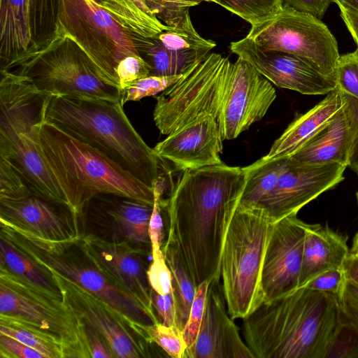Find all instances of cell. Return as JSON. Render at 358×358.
<instances>
[{
    "instance_id": "cell-1",
    "label": "cell",
    "mask_w": 358,
    "mask_h": 358,
    "mask_svg": "<svg viewBox=\"0 0 358 358\" xmlns=\"http://www.w3.org/2000/svg\"><path fill=\"white\" fill-rule=\"evenodd\" d=\"M245 185L244 167L224 163L181 171L168 199L164 243L180 254L196 287L220 280V257L225 235Z\"/></svg>"
},
{
    "instance_id": "cell-2",
    "label": "cell",
    "mask_w": 358,
    "mask_h": 358,
    "mask_svg": "<svg viewBox=\"0 0 358 358\" xmlns=\"http://www.w3.org/2000/svg\"><path fill=\"white\" fill-rule=\"evenodd\" d=\"M243 320L254 358H327L343 327L338 296L306 286L263 303Z\"/></svg>"
},
{
    "instance_id": "cell-3",
    "label": "cell",
    "mask_w": 358,
    "mask_h": 358,
    "mask_svg": "<svg viewBox=\"0 0 358 358\" xmlns=\"http://www.w3.org/2000/svg\"><path fill=\"white\" fill-rule=\"evenodd\" d=\"M43 119L101 151L153 189L162 159L134 129L120 101L50 94Z\"/></svg>"
},
{
    "instance_id": "cell-4",
    "label": "cell",
    "mask_w": 358,
    "mask_h": 358,
    "mask_svg": "<svg viewBox=\"0 0 358 358\" xmlns=\"http://www.w3.org/2000/svg\"><path fill=\"white\" fill-rule=\"evenodd\" d=\"M35 128L41 154L69 208L80 220L87 202L99 194L153 205V189L101 151L43 119Z\"/></svg>"
},
{
    "instance_id": "cell-5",
    "label": "cell",
    "mask_w": 358,
    "mask_h": 358,
    "mask_svg": "<svg viewBox=\"0 0 358 358\" xmlns=\"http://www.w3.org/2000/svg\"><path fill=\"white\" fill-rule=\"evenodd\" d=\"M1 233L37 264L98 296L138 324L159 322L155 312L119 287L85 247L80 235L64 241L43 238L0 222Z\"/></svg>"
},
{
    "instance_id": "cell-6",
    "label": "cell",
    "mask_w": 358,
    "mask_h": 358,
    "mask_svg": "<svg viewBox=\"0 0 358 358\" xmlns=\"http://www.w3.org/2000/svg\"><path fill=\"white\" fill-rule=\"evenodd\" d=\"M275 222L257 206L238 203L233 214L220 266L227 311L233 320L245 319L264 302L262 264Z\"/></svg>"
},
{
    "instance_id": "cell-7",
    "label": "cell",
    "mask_w": 358,
    "mask_h": 358,
    "mask_svg": "<svg viewBox=\"0 0 358 358\" xmlns=\"http://www.w3.org/2000/svg\"><path fill=\"white\" fill-rule=\"evenodd\" d=\"M6 71L27 78L48 94L120 101V90L101 76L73 38L59 31L46 47L27 55Z\"/></svg>"
},
{
    "instance_id": "cell-8",
    "label": "cell",
    "mask_w": 358,
    "mask_h": 358,
    "mask_svg": "<svg viewBox=\"0 0 358 358\" xmlns=\"http://www.w3.org/2000/svg\"><path fill=\"white\" fill-rule=\"evenodd\" d=\"M0 315L20 320L57 338L66 357H90L83 324L62 294L0 267Z\"/></svg>"
},
{
    "instance_id": "cell-9",
    "label": "cell",
    "mask_w": 358,
    "mask_h": 358,
    "mask_svg": "<svg viewBox=\"0 0 358 358\" xmlns=\"http://www.w3.org/2000/svg\"><path fill=\"white\" fill-rule=\"evenodd\" d=\"M58 31L73 38L101 76L117 88L118 64L128 56H141L137 41L93 0H59Z\"/></svg>"
},
{
    "instance_id": "cell-10",
    "label": "cell",
    "mask_w": 358,
    "mask_h": 358,
    "mask_svg": "<svg viewBox=\"0 0 358 358\" xmlns=\"http://www.w3.org/2000/svg\"><path fill=\"white\" fill-rule=\"evenodd\" d=\"M231 63L220 54L210 53L156 97L153 118L162 134L169 135L203 114L217 122Z\"/></svg>"
},
{
    "instance_id": "cell-11",
    "label": "cell",
    "mask_w": 358,
    "mask_h": 358,
    "mask_svg": "<svg viewBox=\"0 0 358 358\" xmlns=\"http://www.w3.org/2000/svg\"><path fill=\"white\" fill-rule=\"evenodd\" d=\"M247 38L266 50L296 55L335 77L338 43L321 20L284 6L272 18L251 26Z\"/></svg>"
},
{
    "instance_id": "cell-12",
    "label": "cell",
    "mask_w": 358,
    "mask_h": 358,
    "mask_svg": "<svg viewBox=\"0 0 358 358\" xmlns=\"http://www.w3.org/2000/svg\"><path fill=\"white\" fill-rule=\"evenodd\" d=\"M63 300L77 318L96 329L114 357H153L150 343L139 325L109 303L71 280L51 273Z\"/></svg>"
},
{
    "instance_id": "cell-13",
    "label": "cell",
    "mask_w": 358,
    "mask_h": 358,
    "mask_svg": "<svg viewBox=\"0 0 358 358\" xmlns=\"http://www.w3.org/2000/svg\"><path fill=\"white\" fill-rule=\"evenodd\" d=\"M276 98L271 83L241 57L231 63L220 117L223 141L238 137L261 120Z\"/></svg>"
},
{
    "instance_id": "cell-14",
    "label": "cell",
    "mask_w": 358,
    "mask_h": 358,
    "mask_svg": "<svg viewBox=\"0 0 358 358\" xmlns=\"http://www.w3.org/2000/svg\"><path fill=\"white\" fill-rule=\"evenodd\" d=\"M230 49L278 87L317 95L327 94L337 87L334 76L323 73L308 59L287 52L266 50L246 36L231 42Z\"/></svg>"
},
{
    "instance_id": "cell-15",
    "label": "cell",
    "mask_w": 358,
    "mask_h": 358,
    "mask_svg": "<svg viewBox=\"0 0 358 358\" xmlns=\"http://www.w3.org/2000/svg\"><path fill=\"white\" fill-rule=\"evenodd\" d=\"M297 214L275 222L262 270L261 285L264 302H269L299 287L304 239L309 224Z\"/></svg>"
},
{
    "instance_id": "cell-16",
    "label": "cell",
    "mask_w": 358,
    "mask_h": 358,
    "mask_svg": "<svg viewBox=\"0 0 358 358\" xmlns=\"http://www.w3.org/2000/svg\"><path fill=\"white\" fill-rule=\"evenodd\" d=\"M346 167L338 163L306 165L289 160L273 189L257 206L264 208L275 222L297 214L302 207L343 181Z\"/></svg>"
},
{
    "instance_id": "cell-17",
    "label": "cell",
    "mask_w": 358,
    "mask_h": 358,
    "mask_svg": "<svg viewBox=\"0 0 358 358\" xmlns=\"http://www.w3.org/2000/svg\"><path fill=\"white\" fill-rule=\"evenodd\" d=\"M81 240L105 273L121 289L155 312L148 278L147 252L125 241L106 239L93 234H80Z\"/></svg>"
},
{
    "instance_id": "cell-18",
    "label": "cell",
    "mask_w": 358,
    "mask_h": 358,
    "mask_svg": "<svg viewBox=\"0 0 358 358\" xmlns=\"http://www.w3.org/2000/svg\"><path fill=\"white\" fill-rule=\"evenodd\" d=\"M222 138L215 118L203 114L169 134L153 148L162 160L182 171L222 164Z\"/></svg>"
},
{
    "instance_id": "cell-19",
    "label": "cell",
    "mask_w": 358,
    "mask_h": 358,
    "mask_svg": "<svg viewBox=\"0 0 358 358\" xmlns=\"http://www.w3.org/2000/svg\"><path fill=\"white\" fill-rule=\"evenodd\" d=\"M184 358H254L228 313L220 280L209 283L196 342Z\"/></svg>"
},
{
    "instance_id": "cell-20",
    "label": "cell",
    "mask_w": 358,
    "mask_h": 358,
    "mask_svg": "<svg viewBox=\"0 0 358 358\" xmlns=\"http://www.w3.org/2000/svg\"><path fill=\"white\" fill-rule=\"evenodd\" d=\"M80 220L68 206L34 194L17 200H0V222L43 238L64 241L79 236Z\"/></svg>"
},
{
    "instance_id": "cell-21",
    "label": "cell",
    "mask_w": 358,
    "mask_h": 358,
    "mask_svg": "<svg viewBox=\"0 0 358 358\" xmlns=\"http://www.w3.org/2000/svg\"><path fill=\"white\" fill-rule=\"evenodd\" d=\"M153 205L113 194H99L91 199L83 216L110 227L111 239L125 241L152 256L148 229Z\"/></svg>"
},
{
    "instance_id": "cell-22",
    "label": "cell",
    "mask_w": 358,
    "mask_h": 358,
    "mask_svg": "<svg viewBox=\"0 0 358 358\" xmlns=\"http://www.w3.org/2000/svg\"><path fill=\"white\" fill-rule=\"evenodd\" d=\"M352 141V128L343 106L324 127L289 159L299 164L338 163L348 166Z\"/></svg>"
},
{
    "instance_id": "cell-23",
    "label": "cell",
    "mask_w": 358,
    "mask_h": 358,
    "mask_svg": "<svg viewBox=\"0 0 358 358\" xmlns=\"http://www.w3.org/2000/svg\"><path fill=\"white\" fill-rule=\"evenodd\" d=\"M338 87L310 110L298 115L273 142L264 157L267 159L289 157L317 134L343 108Z\"/></svg>"
},
{
    "instance_id": "cell-24",
    "label": "cell",
    "mask_w": 358,
    "mask_h": 358,
    "mask_svg": "<svg viewBox=\"0 0 358 358\" xmlns=\"http://www.w3.org/2000/svg\"><path fill=\"white\" fill-rule=\"evenodd\" d=\"M350 253L345 237L327 227L309 224L304 239L299 287L322 272L342 268Z\"/></svg>"
},
{
    "instance_id": "cell-25",
    "label": "cell",
    "mask_w": 358,
    "mask_h": 358,
    "mask_svg": "<svg viewBox=\"0 0 358 358\" xmlns=\"http://www.w3.org/2000/svg\"><path fill=\"white\" fill-rule=\"evenodd\" d=\"M31 50L29 0H0V71Z\"/></svg>"
},
{
    "instance_id": "cell-26",
    "label": "cell",
    "mask_w": 358,
    "mask_h": 358,
    "mask_svg": "<svg viewBox=\"0 0 358 358\" xmlns=\"http://www.w3.org/2000/svg\"><path fill=\"white\" fill-rule=\"evenodd\" d=\"M101 6L137 41L139 48L145 39L155 38L168 28L145 0H103Z\"/></svg>"
},
{
    "instance_id": "cell-27",
    "label": "cell",
    "mask_w": 358,
    "mask_h": 358,
    "mask_svg": "<svg viewBox=\"0 0 358 358\" xmlns=\"http://www.w3.org/2000/svg\"><path fill=\"white\" fill-rule=\"evenodd\" d=\"M210 52L169 50L157 37L145 39L139 49L141 55L152 66L150 76H159L183 74L195 64L202 62Z\"/></svg>"
},
{
    "instance_id": "cell-28",
    "label": "cell",
    "mask_w": 358,
    "mask_h": 358,
    "mask_svg": "<svg viewBox=\"0 0 358 358\" xmlns=\"http://www.w3.org/2000/svg\"><path fill=\"white\" fill-rule=\"evenodd\" d=\"M289 163V157L267 159L263 157L244 167L245 185L239 203L245 206H258L273 189Z\"/></svg>"
},
{
    "instance_id": "cell-29",
    "label": "cell",
    "mask_w": 358,
    "mask_h": 358,
    "mask_svg": "<svg viewBox=\"0 0 358 358\" xmlns=\"http://www.w3.org/2000/svg\"><path fill=\"white\" fill-rule=\"evenodd\" d=\"M162 250L172 274L176 309V326L182 330L187 324L194 299L196 285L176 248L163 243Z\"/></svg>"
},
{
    "instance_id": "cell-30",
    "label": "cell",
    "mask_w": 358,
    "mask_h": 358,
    "mask_svg": "<svg viewBox=\"0 0 358 358\" xmlns=\"http://www.w3.org/2000/svg\"><path fill=\"white\" fill-rule=\"evenodd\" d=\"M0 267L33 284L60 293L52 274L0 235Z\"/></svg>"
},
{
    "instance_id": "cell-31",
    "label": "cell",
    "mask_w": 358,
    "mask_h": 358,
    "mask_svg": "<svg viewBox=\"0 0 358 358\" xmlns=\"http://www.w3.org/2000/svg\"><path fill=\"white\" fill-rule=\"evenodd\" d=\"M0 334L18 340L41 352L45 358L66 357L60 341L20 320L0 315Z\"/></svg>"
},
{
    "instance_id": "cell-32",
    "label": "cell",
    "mask_w": 358,
    "mask_h": 358,
    "mask_svg": "<svg viewBox=\"0 0 358 358\" xmlns=\"http://www.w3.org/2000/svg\"><path fill=\"white\" fill-rule=\"evenodd\" d=\"M58 10L59 0H29L31 34L29 53L46 47L55 38Z\"/></svg>"
},
{
    "instance_id": "cell-33",
    "label": "cell",
    "mask_w": 358,
    "mask_h": 358,
    "mask_svg": "<svg viewBox=\"0 0 358 358\" xmlns=\"http://www.w3.org/2000/svg\"><path fill=\"white\" fill-rule=\"evenodd\" d=\"M167 49L176 51L209 50L216 43L203 38L194 29L187 12L177 24L168 28L156 36Z\"/></svg>"
},
{
    "instance_id": "cell-34",
    "label": "cell",
    "mask_w": 358,
    "mask_h": 358,
    "mask_svg": "<svg viewBox=\"0 0 358 358\" xmlns=\"http://www.w3.org/2000/svg\"><path fill=\"white\" fill-rule=\"evenodd\" d=\"M220 6L254 26L275 15L283 0H221Z\"/></svg>"
},
{
    "instance_id": "cell-35",
    "label": "cell",
    "mask_w": 358,
    "mask_h": 358,
    "mask_svg": "<svg viewBox=\"0 0 358 358\" xmlns=\"http://www.w3.org/2000/svg\"><path fill=\"white\" fill-rule=\"evenodd\" d=\"M146 338L160 348L169 357L184 358L187 345L182 330L177 326H166L160 322L139 325Z\"/></svg>"
},
{
    "instance_id": "cell-36",
    "label": "cell",
    "mask_w": 358,
    "mask_h": 358,
    "mask_svg": "<svg viewBox=\"0 0 358 358\" xmlns=\"http://www.w3.org/2000/svg\"><path fill=\"white\" fill-rule=\"evenodd\" d=\"M183 74L168 76H148L141 78L121 91L120 103L124 106L127 101H139L144 97L162 92L176 83Z\"/></svg>"
},
{
    "instance_id": "cell-37",
    "label": "cell",
    "mask_w": 358,
    "mask_h": 358,
    "mask_svg": "<svg viewBox=\"0 0 358 358\" xmlns=\"http://www.w3.org/2000/svg\"><path fill=\"white\" fill-rule=\"evenodd\" d=\"M34 194L9 159L0 155V200H17Z\"/></svg>"
},
{
    "instance_id": "cell-38",
    "label": "cell",
    "mask_w": 358,
    "mask_h": 358,
    "mask_svg": "<svg viewBox=\"0 0 358 358\" xmlns=\"http://www.w3.org/2000/svg\"><path fill=\"white\" fill-rule=\"evenodd\" d=\"M203 1L220 5L221 0H145L157 17L168 26L179 22L191 7Z\"/></svg>"
},
{
    "instance_id": "cell-39",
    "label": "cell",
    "mask_w": 358,
    "mask_h": 358,
    "mask_svg": "<svg viewBox=\"0 0 358 358\" xmlns=\"http://www.w3.org/2000/svg\"><path fill=\"white\" fill-rule=\"evenodd\" d=\"M335 78L341 92L358 99V47L354 52L340 55Z\"/></svg>"
},
{
    "instance_id": "cell-40",
    "label": "cell",
    "mask_w": 358,
    "mask_h": 358,
    "mask_svg": "<svg viewBox=\"0 0 358 358\" xmlns=\"http://www.w3.org/2000/svg\"><path fill=\"white\" fill-rule=\"evenodd\" d=\"M210 281L205 280L196 287V292L192 302L189 317L182 329V334L187 345L186 351L194 345L203 317L206 295ZM185 351V352H186Z\"/></svg>"
},
{
    "instance_id": "cell-41",
    "label": "cell",
    "mask_w": 358,
    "mask_h": 358,
    "mask_svg": "<svg viewBox=\"0 0 358 358\" xmlns=\"http://www.w3.org/2000/svg\"><path fill=\"white\" fill-rule=\"evenodd\" d=\"M152 66L141 56L131 55L124 58L116 68V76L120 91L135 81L150 75Z\"/></svg>"
},
{
    "instance_id": "cell-42",
    "label": "cell",
    "mask_w": 358,
    "mask_h": 358,
    "mask_svg": "<svg viewBox=\"0 0 358 358\" xmlns=\"http://www.w3.org/2000/svg\"><path fill=\"white\" fill-rule=\"evenodd\" d=\"M152 258L147 272L150 285L158 294H168L173 290V278L162 250L152 252Z\"/></svg>"
},
{
    "instance_id": "cell-43",
    "label": "cell",
    "mask_w": 358,
    "mask_h": 358,
    "mask_svg": "<svg viewBox=\"0 0 358 358\" xmlns=\"http://www.w3.org/2000/svg\"><path fill=\"white\" fill-rule=\"evenodd\" d=\"M328 357H358V327L343 320V327Z\"/></svg>"
},
{
    "instance_id": "cell-44",
    "label": "cell",
    "mask_w": 358,
    "mask_h": 358,
    "mask_svg": "<svg viewBox=\"0 0 358 358\" xmlns=\"http://www.w3.org/2000/svg\"><path fill=\"white\" fill-rule=\"evenodd\" d=\"M346 280L342 268H333L317 275L304 286L310 289L328 292L339 296Z\"/></svg>"
},
{
    "instance_id": "cell-45",
    "label": "cell",
    "mask_w": 358,
    "mask_h": 358,
    "mask_svg": "<svg viewBox=\"0 0 358 358\" xmlns=\"http://www.w3.org/2000/svg\"><path fill=\"white\" fill-rule=\"evenodd\" d=\"M341 93L344 109L349 118L352 131L348 166L358 175V99L341 91Z\"/></svg>"
},
{
    "instance_id": "cell-46",
    "label": "cell",
    "mask_w": 358,
    "mask_h": 358,
    "mask_svg": "<svg viewBox=\"0 0 358 358\" xmlns=\"http://www.w3.org/2000/svg\"><path fill=\"white\" fill-rule=\"evenodd\" d=\"M338 300L343 321L358 327V285L347 280Z\"/></svg>"
},
{
    "instance_id": "cell-47",
    "label": "cell",
    "mask_w": 358,
    "mask_h": 358,
    "mask_svg": "<svg viewBox=\"0 0 358 358\" xmlns=\"http://www.w3.org/2000/svg\"><path fill=\"white\" fill-rule=\"evenodd\" d=\"M151 301L160 323L166 326H176V309L173 289L166 294H159L152 289Z\"/></svg>"
},
{
    "instance_id": "cell-48",
    "label": "cell",
    "mask_w": 358,
    "mask_h": 358,
    "mask_svg": "<svg viewBox=\"0 0 358 358\" xmlns=\"http://www.w3.org/2000/svg\"><path fill=\"white\" fill-rule=\"evenodd\" d=\"M1 358H45L38 351L18 340L0 334Z\"/></svg>"
},
{
    "instance_id": "cell-49",
    "label": "cell",
    "mask_w": 358,
    "mask_h": 358,
    "mask_svg": "<svg viewBox=\"0 0 358 358\" xmlns=\"http://www.w3.org/2000/svg\"><path fill=\"white\" fill-rule=\"evenodd\" d=\"M82 323L83 324L85 341L90 357L92 358L114 357L107 343L101 334L91 325L83 322Z\"/></svg>"
},
{
    "instance_id": "cell-50",
    "label": "cell",
    "mask_w": 358,
    "mask_h": 358,
    "mask_svg": "<svg viewBox=\"0 0 358 358\" xmlns=\"http://www.w3.org/2000/svg\"><path fill=\"white\" fill-rule=\"evenodd\" d=\"M333 0H283V5L321 20Z\"/></svg>"
},
{
    "instance_id": "cell-51",
    "label": "cell",
    "mask_w": 358,
    "mask_h": 358,
    "mask_svg": "<svg viewBox=\"0 0 358 358\" xmlns=\"http://www.w3.org/2000/svg\"><path fill=\"white\" fill-rule=\"evenodd\" d=\"M340 9V15L358 47V12L337 0H333Z\"/></svg>"
},
{
    "instance_id": "cell-52",
    "label": "cell",
    "mask_w": 358,
    "mask_h": 358,
    "mask_svg": "<svg viewBox=\"0 0 358 358\" xmlns=\"http://www.w3.org/2000/svg\"><path fill=\"white\" fill-rule=\"evenodd\" d=\"M346 279L358 285V256L350 253L342 267Z\"/></svg>"
},
{
    "instance_id": "cell-53",
    "label": "cell",
    "mask_w": 358,
    "mask_h": 358,
    "mask_svg": "<svg viewBox=\"0 0 358 358\" xmlns=\"http://www.w3.org/2000/svg\"><path fill=\"white\" fill-rule=\"evenodd\" d=\"M352 10L358 12V0H337Z\"/></svg>"
},
{
    "instance_id": "cell-54",
    "label": "cell",
    "mask_w": 358,
    "mask_h": 358,
    "mask_svg": "<svg viewBox=\"0 0 358 358\" xmlns=\"http://www.w3.org/2000/svg\"><path fill=\"white\" fill-rule=\"evenodd\" d=\"M350 253L354 255H358V233L356 234L352 243V247L350 250Z\"/></svg>"
},
{
    "instance_id": "cell-55",
    "label": "cell",
    "mask_w": 358,
    "mask_h": 358,
    "mask_svg": "<svg viewBox=\"0 0 358 358\" xmlns=\"http://www.w3.org/2000/svg\"><path fill=\"white\" fill-rule=\"evenodd\" d=\"M94 2L99 3V4H102L103 3V0H93Z\"/></svg>"
},
{
    "instance_id": "cell-56",
    "label": "cell",
    "mask_w": 358,
    "mask_h": 358,
    "mask_svg": "<svg viewBox=\"0 0 358 358\" xmlns=\"http://www.w3.org/2000/svg\"><path fill=\"white\" fill-rule=\"evenodd\" d=\"M356 196H357V201H358V192H357Z\"/></svg>"
},
{
    "instance_id": "cell-57",
    "label": "cell",
    "mask_w": 358,
    "mask_h": 358,
    "mask_svg": "<svg viewBox=\"0 0 358 358\" xmlns=\"http://www.w3.org/2000/svg\"><path fill=\"white\" fill-rule=\"evenodd\" d=\"M357 255V256H358V255Z\"/></svg>"
}]
</instances>
